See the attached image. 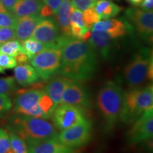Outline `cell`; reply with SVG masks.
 <instances>
[{"mask_svg": "<svg viewBox=\"0 0 153 153\" xmlns=\"http://www.w3.org/2000/svg\"><path fill=\"white\" fill-rule=\"evenodd\" d=\"M56 43L62 51L60 75L79 82L92 77L97 68V55L87 42L61 35Z\"/></svg>", "mask_w": 153, "mask_h": 153, "instance_id": "cell-1", "label": "cell"}, {"mask_svg": "<svg viewBox=\"0 0 153 153\" xmlns=\"http://www.w3.org/2000/svg\"><path fill=\"white\" fill-rule=\"evenodd\" d=\"M8 130L16 133L27 144L57 136L58 131L48 119L15 114L9 118Z\"/></svg>", "mask_w": 153, "mask_h": 153, "instance_id": "cell-2", "label": "cell"}, {"mask_svg": "<svg viewBox=\"0 0 153 153\" xmlns=\"http://www.w3.org/2000/svg\"><path fill=\"white\" fill-rule=\"evenodd\" d=\"M123 94L119 84L108 81L102 85L97 94V107L104 120L105 131L108 133L115 128L120 118Z\"/></svg>", "mask_w": 153, "mask_h": 153, "instance_id": "cell-3", "label": "cell"}, {"mask_svg": "<svg viewBox=\"0 0 153 153\" xmlns=\"http://www.w3.org/2000/svg\"><path fill=\"white\" fill-rule=\"evenodd\" d=\"M43 89L24 91L17 96L13 111L15 114L48 119L53 113V104Z\"/></svg>", "mask_w": 153, "mask_h": 153, "instance_id": "cell-4", "label": "cell"}, {"mask_svg": "<svg viewBox=\"0 0 153 153\" xmlns=\"http://www.w3.org/2000/svg\"><path fill=\"white\" fill-rule=\"evenodd\" d=\"M152 108V85L131 89L123 94L119 120L126 124L133 123L145 112Z\"/></svg>", "mask_w": 153, "mask_h": 153, "instance_id": "cell-5", "label": "cell"}, {"mask_svg": "<svg viewBox=\"0 0 153 153\" xmlns=\"http://www.w3.org/2000/svg\"><path fill=\"white\" fill-rule=\"evenodd\" d=\"M62 51L57 43L45 45V47L29 60L41 79H50L59 73L61 67Z\"/></svg>", "mask_w": 153, "mask_h": 153, "instance_id": "cell-6", "label": "cell"}, {"mask_svg": "<svg viewBox=\"0 0 153 153\" xmlns=\"http://www.w3.org/2000/svg\"><path fill=\"white\" fill-rule=\"evenodd\" d=\"M152 62L150 48H144L134 55L124 69L123 76L129 89L141 87L148 77V72Z\"/></svg>", "mask_w": 153, "mask_h": 153, "instance_id": "cell-7", "label": "cell"}, {"mask_svg": "<svg viewBox=\"0 0 153 153\" xmlns=\"http://www.w3.org/2000/svg\"><path fill=\"white\" fill-rule=\"evenodd\" d=\"M92 135V123L86 118L81 123L63 130L58 133L57 139L70 148H82L89 143Z\"/></svg>", "mask_w": 153, "mask_h": 153, "instance_id": "cell-8", "label": "cell"}, {"mask_svg": "<svg viewBox=\"0 0 153 153\" xmlns=\"http://www.w3.org/2000/svg\"><path fill=\"white\" fill-rule=\"evenodd\" d=\"M51 118L58 131L69 128L86 119L83 108L69 104H59L53 111Z\"/></svg>", "mask_w": 153, "mask_h": 153, "instance_id": "cell-9", "label": "cell"}, {"mask_svg": "<svg viewBox=\"0 0 153 153\" xmlns=\"http://www.w3.org/2000/svg\"><path fill=\"white\" fill-rule=\"evenodd\" d=\"M126 15L143 41L152 43L153 36V11L138 9H128Z\"/></svg>", "mask_w": 153, "mask_h": 153, "instance_id": "cell-10", "label": "cell"}, {"mask_svg": "<svg viewBox=\"0 0 153 153\" xmlns=\"http://www.w3.org/2000/svg\"><path fill=\"white\" fill-rule=\"evenodd\" d=\"M153 109L145 112L135 120L128 132L127 138L129 144H136L152 138Z\"/></svg>", "mask_w": 153, "mask_h": 153, "instance_id": "cell-11", "label": "cell"}, {"mask_svg": "<svg viewBox=\"0 0 153 153\" xmlns=\"http://www.w3.org/2000/svg\"><path fill=\"white\" fill-rule=\"evenodd\" d=\"M60 104L73 105L80 108H88L90 106L88 92L81 82L71 80L63 91Z\"/></svg>", "mask_w": 153, "mask_h": 153, "instance_id": "cell-12", "label": "cell"}, {"mask_svg": "<svg viewBox=\"0 0 153 153\" xmlns=\"http://www.w3.org/2000/svg\"><path fill=\"white\" fill-rule=\"evenodd\" d=\"M60 36V30L56 20L50 16L41 19L34 29L31 38L44 45H48L56 43Z\"/></svg>", "mask_w": 153, "mask_h": 153, "instance_id": "cell-13", "label": "cell"}, {"mask_svg": "<svg viewBox=\"0 0 153 153\" xmlns=\"http://www.w3.org/2000/svg\"><path fill=\"white\" fill-rule=\"evenodd\" d=\"M132 27L126 21L120 19H109L100 20L95 23L91 30L106 32L113 39L121 38L128 33Z\"/></svg>", "mask_w": 153, "mask_h": 153, "instance_id": "cell-14", "label": "cell"}, {"mask_svg": "<svg viewBox=\"0 0 153 153\" xmlns=\"http://www.w3.org/2000/svg\"><path fill=\"white\" fill-rule=\"evenodd\" d=\"M113 38L104 31L91 30V36L87 43L98 53L104 60L111 57Z\"/></svg>", "mask_w": 153, "mask_h": 153, "instance_id": "cell-15", "label": "cell"}, {"mask_svg": "<svg viewBox=\"0 0 153 153\" xmlns=\"http://www.w3.org/2000/svg\"><path fill=\"white\" fill-rule=\"evenodd\" d=\"M42 18L39 13L19 18L15 26L16 39L23 41L31 37L34 29Z\"/></svg>", "mask_w": 153, "mask_h": 153, "instance_id": "cell-16", "label": "cell"}, {"mask_svg": "<svg viewBox=\"0 0 153 153\" xmlns=\"http://www.w3.org/2000/svg\"><path fill=\"white\" fill-rule=\"evenodd\" d=\"M72 79L62 75H55L50 79L44 91L54 104L55 108L60 104L61 97L66 86Z\"/></svg>", "mask_w": 153, "mask_h": 153, "instance_id": "cell-17", "label": "cell"}, {"mask_svg": "<svg viewBox=\"0 0 153 153\" xmlns=\"http://www.w3.org/2000/svg\"><path fill=\"white\" fill-rule=\"evenodd\" d=\"M15 81L22 87H28L39 82V74L31 65L19 64L14 68Z\"/></svg>", "mask_w": 153, "mask_h": 153, "instance_id": "cell-18", "label": "cell"}, {"mask_svg": "<svg viewBox=\"0 0 153 153\" xmlns=\"http://www.w3.org/2000/svg\"><path fill=\"white\" fill-rule=\"evenodd\" d=\"M74 6L71 0H62L56 13V22L63 36L72 37L70 30V16Z\"/></svg>", "mask_w": 153, "mask_h": 153, "instance_id": "cell-19", "label": "cell"}, {"mask_svg": "<svg viewBox=\"0 0 153 153\" xmlns=\"http://www.w3.org/2000/svg\"><path fill=\"white\" fill-rule=\"evenodd\" d=\"M27 145L29 153H57L68 148L62 144L57 137Z\"/></svg>", "mask_w": 153, "mask_h": 153, "instance_id": "cell-20", "label": "cell"}, {"mask_svg": "<svg viewBox=\"0 0 153 153\" xmlns=\"http://www.w3.org/2000/svg\"><path fill=\"white\" fill-rule=\"evenodd\" d=\"M43 2L41 0H18L13 7L12 13L16 18L39 13Z\"/></svg>", "mask_w": 153, "mask_h": 153, "instance_id": "cell-21", "label": "cell"}, {"mask_svg": "<svg viewBox=\"0 0 153 153\" xmlns=\"http://www.w3.org/2000/svg\"><path fill=\"white\" fill-rule=\"evenodd\" d=\"M93 7L100 20L112 19L117 16L123 9L120 6L109 0H97Z\"/></svg>", "mask_w": 153, "mask_h": 153, "instance_id": "cell-22", "label": "cell"}, {"mask_svg": "<svg viewBox=\"0 0 153 153\" xmlns=\"http://www.w3.org/2000/svg\"><path fill=\"white\" fill-rule=\"evenodd\" d=\"M21 43H22L24 52L27 55L29 60L34 55L39 53L45 45L43 43L36 41L32 38H29L28 39L24 40V41H21Z\"/></svg>", "mask_w": 153, "mask_h": 153, "instance_id": "cell-23", "label": "cell"}, {"mask_svg": "<svg viewBox=\"0 0 153 153\" xmlns=\"http://www.w3.org/2000/svg\"><path fill=\"white\" fill-rule=\"evenodd\" d=\"M24 52L21 41L18 39L11 40L0 45V53L15 57L20 53Z\"/></svg>", "mask_w": 153, "mask_h": 153, "instance_id": "cell-24", "label": "cell"}, {"mask_svg": "<svg viewBox=\"0 0 153 153\" xmlns=\"http://www.w3.org/2000/svg\"><path fill=\"white\" fill-rule=\"evenodd\" d=\"M9 132L11 148L13 153H29L27 143L24 139L11 131Z\"/></svg>", "mask_w": 153, "mask_h": 153, "instance_id": "cell-25", "label": "cell"}, {"mask_svg": "<svg viewBox=\"0 0 153 153\" xmlns=\"http://www.w3.org/2000/svg\"><path fill=\"white\" fill-rule=\"evenodd\" d=\"M16 89V81L13 76L0 78V94H8Z\"/></svg>", "mask_w": 153, "mask_h": 153, "instance_id": "cell-26", "label": "cell"}, {"mask_svg": "<svg viewBox=\"0 0 153 153\" xmlns=\"http://www.w3.org/2000/svg\"><path fill=\"white\" fill-rule=\"evenodd\" d=\"M82 16H83V21L85 26L89 30L91 29L92 26L95 23L100 21V18H99L98 14L96 13L94 7H91L90 8L83 11Z\"/></svg>", "mask_w": 153, "mask_h": 153, "instance_id": "cell-27", "label": "cell"}, {"mask_svg": "<svg viewBox=\"0 0 153 153\" xmlns=\"http://www.w3.org/2000/svg\"><path fill=\"white\" fill-rule=\"evenodd\" d=\"M18 18H16L12 13L9 11L0 12V28L12 27L15 28Z\"/></svg>", "mask_w": 153, "mask_h": 153, "instance_id": "cell-28", "label": "cell"}, {"mask_svg": "<svg viewBox=\"0 0 153 153\" xmlns=\"http://www.w3.org/2000/svg\"><path fill=\"white\" fill-rule=\"evenodd\" d=\"M0 153H13L9 132L4 128H0Z\"/></svg>", "mask_w": 153, "mask_h": 153, "instance_id": "cell-29", "label": "cell"}, {"mask_svg": "<svg viewBox=\"0 0 153 153\" xmlns=\"http://www.w3.org/2000/svg\"><path fill=\"white\" fill-rule=\"evenodd\" d=\"M16 39L15 28L1 27L0 28V44Z\"/></svg>", "mask_w": 153, "mask_h": 153, "instance_id": "cell-30", "label": "cell"}, {"mask_svg": "<svg viewBox=\"0 0 153 153\" xmlns=\"http://www.w3.org/2000/svg\"><path fill=\"white\" fill-rule=\"evenodd\" d=\"M17 65V62L14 57L0 53V68L4 70L7 69H13Z\"/></svg>", "mask_w": 153, "mask_h": 153, "instance_id": "cell-31", "label": "cell"}, {"mask_svg": "<svg viewBox=\"0 0 153 153\" xmlns=\"http://www.w3.org/2000/svg\"><path fill=\"white\" fill-rule=\"evenodd\" d=\"M70 25L79 26V27H86L85 23L83 21V16H82V11L79 9L75 8L74 7L73 10L72 11L71 16H70Z\"/></svg>", "mask_w": 153, "mask_h": 153, "instance_id": "cell-32", "label": "cell"}, {"mask_svg": "<svg viewBox=\"0 0 153 153\" xmlns=\"http://www.w3.org/2000/svg\"><path fill=\"white\" fill-rule=\"evenodd\" d=\"M12 106V103L7 94H0V116L8 112Z\"/></svg>", "mask_w": 153, "mask_h": 153, "instance_id": "cell-33", "label": "cell"}, {"mask_svg": "<svg viewBox=\"0 0 153 153\" xmlns=\"http://www.w3.org/2000/svg\"><path fill=\"white\" fill-rule=\"evenodd\" d=\"M97 0H72V4L74 7L81 11L93 7Z\"/></svg>", "mask_w": 153, "mask_h": 153, "instance_id": "cell-34", "label": "cell"}, {"mask_svg": "<svg viewBox=\"0 0 153 153\" xmlns=\"http://www.w3.org/2000/svg\"><path fill=\"white\" fill-rule=\"evenodd\" d=\"M41 1H43V4H45L49 6L52 9L55 15L62 0H41Z\"/></svg>", "mask_w": 153, "mask_h": 153, "instance_id": "cell-35", "label": "cell"}, {"mask_svg": "<svg viewBox=\"0 0 153 153\" xmlns=\"http://www.w3.org/2000/svg\"><path fill=\"white\" fill-rule=\"evenodd\" d=\"M39 14L43 17V18H45V17H50L54 16L55 14L52 10V9L48 6L45 4H43V5L42 6L41 10L39 11Z\"/></svg>", "mask_w": 153, "mask_h": 153, "instance_id": "cell-36", "label": "cell"}, {"mask_svg": "<svg viewBox=\"0 0 153 153\" xmlns=\"http://www.w3.org/2000/svg\"><path fill=\"white\" fill-rule=\"evenodd\" d=\"M17 1L18 0H1V2H2V4L6 10L11 13L13 7L15 4L17 2Z\"/></svg>", "mask_w": 153, "mask_h": 153, "instance_id": "cell-37", "label": "cell"}, {"mask_svg": "<svg viewBox=\"0 0 153 153\" xmlns=\"http://www.w3.org/2000/svg\"><path fill=\"white\" fill-rule=\"evenodd\" d=\"M140 7L143 11H152L153 0H143V1L140 4Z\"/></svg>", "mask_w": 153, "mask_h": 153, "instance_id": "cell-38", "label": "cell"}, {"mask_svg": "<svg viewBox=\"0 0 153 153\" xmlns=\"http://www.w3.org/2000/svg\"><path fill=\"white\" fill-rule=\"evenodd\" d=\"M14 58L16 62L19 63V64H25V63H27L28 61L29 60L25 52L20 53L16 56H15Z\"/></svg>", "mask_w": 153, "mask_h": 153, "instance_id": "cell-39", "label": "cell"}, {"mask_svg": "<svg viewBox=\"0 0 153 153\" xmlns=\"http://www.w3.org/2000/svg\"><path fill=\"white\" fill-rule=\"evenodd\" d=\"M82 148H68L65 149V150L60 151V152L57 153H82Z\"/></svg>", "mask_w": 153, "mask_h": 153, "instance_id": "cell-40", "label": "cell"}, {"mask_svg": "<svg viewBox=\"0 0 153 153\" xmlns=\"http://www.w3.org/2000/svg\"><path fill=\"white\" fill-rule=\"evenodd\" d=\"M128 1H129L131 4L135 5V6H139L140 5L141 2L143 1V0H127Z\"/></svg>", "mask_w": 153, "mask_h": 153, "instance_id": "cell-41", "label": "cell"}, {"mask_svg": "<svg viewBox=\"0 0 153 153\" xmlns=\"http://www.w3.org/2000/svg\"><path fill=\"white\" fill-rule=\"evenodd\" d=\"M4 11H7L4 7L2 4V2H1V0H0V12H4Z\"/></svg>", "mask_w": 153, "mask_h": 153, "instance_id": "cell-42", "label": "cell"}, {"mask_svg": "<svg viewBox=\"0 0 153 153\" xmlns=\"http://www.w3.org/2000/svg\"><path fill=\"white\" fill-rule=\"evenodd\" d=\"M4 72V70H1V69L0 68V73H1V72Z\"/></svg>", "mask_w": 153, "mask_h": 153, "instance_id": "cell-43", "label": "cell"}, {"mask_svg": "<svg viewBox=\"0 0 153 153\" xmlns=\"http://www.w3.org/2000/svg\"><path fill=\"white\" fill-rule=\"evenodd\" d=\"M0 45H1V44H0Z\"/></svg>", "mask_w": 153, "mask_h": 153, "instance_id": "cell-44", "label": "cell"}]
</instances>
